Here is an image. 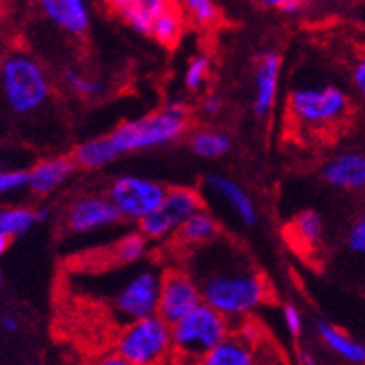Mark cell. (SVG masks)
I'll use <instances>...</instances> for the list:
<instances>
[{"mask_svg":"<svg viewBox=\"0 0 365 365\" xmlns=\"http://www.w3.org/2000/svg\"><path fill=\"white\" fill-rule=\"evenodd\" d=\"M181 269L196 282L203 304L227 319L245 317L269 297L259 267L240 245L226 237L188 250Z\"/></svg>","mask_w":365,"mask_h":365,"instance_id":"cell-1","label":"cell"},{"mask_svg":"<svg viewBox=\"0 0 365 365\" xmlns=\"http://www.w3.org/2000/svg\"><path fill=\"white\" fill-rule=\"evenodd\" d=\"M190 108L185 101L173 99L164 108L148 114L138 120L125 121L106 133L115 157L144 151V149L160 148L181 138L188 129Z\"/></svg>","mask_w":365,"mask_h":365,"instance_id":"cell-2","label":"cell"},{"mask_svg":"<svg viewBox=\"0 0 365 365\" xmlns=\"http://www.w3.org/2000/svg\"><path fill=\"white\" fill-rule=\"evenodd\" d=\"M0 91L11 114L29 115L47 105L51 81L36 58L10 53L0 62Z\"/></svg>","mask_w":365,"mask_h":365,"instance_id":"cell-3","label":"cell"},{"mask_svg":"<svg viewBox=\"0 0 365 365\" xmlns=\"http://www.w3.org/2000/svg\"><path fill=\"white\" fill-rule=\"evenodd\" d=\"M230 336V319L217 309L209 308L207 304H202L172 327L173 352L182 360L197 365L203 356L215 351Z\"/></svg>","mask_w":365,"mask_h":365,"instance_id":"cell-4","label":"cell"},{"mask_svg":"<svg viewBox=\"0 0 365 365\" xmlns=\"http://www.w3.org/2000/svg\"><path fill=\"white\" fill-rule=\"evenodd\" d=\"M115 354L138 365H160L173 352L172 327L159 315L129 322L115 337Z\"/></svg>","mask_w":365,"mask_h":365,"instance_id":"cell-5","label":"cell"},{"mask_svg":"<svg viewBox=\"0 0 365 365\" xmlns=\"http://www.w3.org/2000/svg\"><path fill=\"white\" fill-rule=\"evenodd\" d=\"M289 114L306 127H324L341 120L349 110V97L341 88L300 86L289 93Z\"/></svg>","mask_w":365,"mask_h":365,"instance_id":"cell-6","label":"cell"},{"mask_svg":"<svg viewBox=\"0 0 365 365\" xmlns=\"http://www.w3.org/2000/svg\"><path fill=\"white\" fill-rule=\"evenodd\" d=\"M203 209V197L197 188L172 187L153 215L138 224V231L148 240L175 237L188 218Z\"/></svg>","mask_w":365,"mask_h":365,"instance_id":"cell-7","label":"cell"},{"mask_svg":"<svg viewBox=\"0 0 365 365\" xmlns=\"http://www.w3.org/2000/svg\"><path fill=\"white\" fill-rule=\"evenodd\" d=\"M168 188L153 179L140 175H120L108 185L106 197L114 203L123 220L142 222L163 203Z\"/></svg>","mask_w":365,"mask_h":365,"instance_id":"cell-8","label":"cell"},{"mask_svg":"<svg viewBox=\"0 0 365 365\" xmlns=\"http://www.w3.org/2000/svg\"><path fill=\"white\" fill-rule=\"evenodd\" d=\"M163 274L157 269H142L127 279L114 294L112 312L118 319L129 322L157 315Z\"/></svg>","mask_w":365,"mask_h":365,"instance_id":"cell-9","label":"cell"},{"mask_svg":"<svg viewBox=\"0 0 365 365\" xmlns=\"http://www.w3.org/2000/svg\"><path fill=\"white\" fill-rule=\"evenodd\" d=\"M202 304V293L187 270L170 269L163 274L157 315L168 322L170 327L178 324Z\"/></svg>","mask_w":365,"mask_h":365,"instance_id":"cell-10","label":"cell"},{"mask_svg":"<svg viewBox=\"0 0 365 365\" xmlns=\"http://www.w3.org/2000/svg\"><path fill=\"white\" fill-rule=\"evenodd\" d=\"M121 215L106 196L90 194L77 197L66 212V227L71 233L84 235L121 222Z\"/></svg>","mask_w":365,"mask_h":365,"instance_id":"cell-11","label":"cell"},{"mask_svg":"<svg viewBox=\"0 0 365 365\" xmlns=\"http://www.w3.org/2000/svg\"><path fill=\"white\" fill-rule=\"evenodd\" d=\"M279 77H282V56L274 51L261 54L254 69V114L269 118L278 99Z\"/></svg>","mask_w":365,"mask_h":365,"instance_id":"cell-12","label":"cell"},{"mask_svg":"<svg viewBox=\"0 0 365 365\" xmlns=\"http://www.w3.org/2000/svg\"><path fill=\"white\" fill-rule=\"evenodd\" d=\"M71 155H58L39 160L29 170V188L36 196H48L62 188L77 172Z\"/></svg>","mask_w":365,"mask_h":365,"instance_id":"cell-13","label":"cell"},{"mask_svg":"<svg viewBox=\"0 0 365 365\" xmlns=\"http://www.w3.org/2000/svg\"><path fill=\"white\" fill-rule=\"evenodd\" d=\"M321 175L341 190H365V153L343 151L322 164Z\"/></svg>","mask_w":365,"mask_h":365,"instance_id":"cell-14","label":"cell"},{"mask_svg":"<svg viewBox=\"0 0 365 365\" xmlns=\"http://www.w3.org/2000/svg\"><path fill=\"white\" fill-rule=\"evenodd\" d=\"M39 6L45 17L68 34L82 36L90 29V8L82 0H43Z\"/></svg>","mask_w":365,"mask_h":365,"instance_id":"cell-15","label":"cell"},{"mask_svg":"<svg viewBox=\"0 0 365 365\" xmlns=\"http://www.w3.org/2000/svg\"><path fill=\"white\" fill-rule=\"evenodd\" d=\"M205 187L217 196H220L224 203L237 212V217L242 220V224H246V226L257 224V211H255L254 202L239 182L226 178V175L211 173L205 178Z\"/></svg>","mask_w":365,"mask_h":365,"instance_id":"cell-16","label":"cell"},{"mask_svg":"<svg viewBox=\"0 0 365 365\" xmlns=\"http://www.w3.org/2000/svg\"><path fill=\"white\" fill-rule=\"evenodd\" d=\"M168 6L164 0H118L112 2L110 10L130 29L142 36H151L157 15Z\"/></svg>","mask_w":365,"mask_h":365,"instance_id":"cell-17","label":"cell"},{"mask_svg":"<svg viewBox=\"0 0 365 365\" xmlns=\"http://www.w3.org/2000/svg\"><path fill=\"white\" fill-rule=\"evenodd\" d=\"M220 235V224L215 218V215H211L207 209H202L182 224L175 239H178L179 245L187 246L188 250H194L197 246L217 240Z\"/></svg>","mask_w":365,"mask_h":365,"instance_id":"cell-18","label":"cell"},{"mask_svg":"<svg viewBox=\"0 0 365 365\" xmlns=\"http://www.w3.org/2000/svg\"><path fill=\"white\" fill-rule=\"evenodd\" d=\"M317 331L321 336L322 343L330 349L331 352H336L339 358H343L349 364L364 365L365 364V345L360 341H356L354 337L339 330L337 327L330 324V322L321 321L317 324Z\"/></svg>","mask_w":365,"mask_h":365,"instance_id":"cell-19","label":"cell"},{"mask_svg":"<svg viewBox=\"0 0 365 365\" xmlns=\"http://www.w3.org/2000/svg\"><path fill=\"white\" fill-rule=\"evenodd\" d=\"M197 365H255L254 351L245 336L231 334L226 341L203 356Z\"/></svg>","mask_w":365,"mask_h":365,"instance_id":"cell-20","label":"cell"},{"mask_svg":"<svg viewBox=\"0 0 365 365\" xmlns=\"http://www.w3.org/2000/svg\"><path fill=\"white\" fill-rule=\"evenodd\" d=\"M188 144L194 155H197L200 159L215 160L222 159L224 155L230 153L231 149V138L222 133V130L215 129H197L192 135L188 136Z\"/></svg>","mask_w":365,"mask_h":365,"instance_id":"cell-21","label":"cell"},{"mask_svg":"<svg viewBox=\"0 0 365 365\" xmlns=\"http://www.w3.org/2000/svg\"><path fill=\"white\" fill-rule=\"evenodd\" d=\"M182 11L178 10L175 6H166L163 14L157 15V19L151 29V38L159 41L164 47H172L178 43L182 32Z\"/></svg>","mask_w":365,"mask_h":365,"instance_id":"cell-22","label":"cell"},{"mask_svg":"<svg viewBox=\"0 0 365 365\" xmlns=\"http://www.w3.org/2000/svg\"><path fill=\"white\" fill-rule=\"evenodd\" d=\"M38 222L36 209H29V207L0 209V233H4L10 239L29 233Z\"/></svg>","mask_w":365,"mask_h":365,"instance_id":"cell-23","label":"cell"},{"mask_svg":"<svg viewBox=\"0 0 365 365\" xmlns=\"http://www.w3.org/2000/svg\"><path fill=\"white\" fill-rule=\"evenodd\" d=\"M148 242L140 231H129L127 235L115 240L110 248V257L118 264H133L144 259L148 254Z\"/></svg>","mask_w":365,"mask_h":365,"instance_id":"cell-24","label":"cell"},{"mask_svg":"<svg viewBox=\"0 0 365 365\" xmlns=\"http://www.w3.org/2000/svg\"><path fill=\"white\" fill-rule=\"evenodd\" d=\"M324 233V224H322L321 215L315 211L300 212L293 222H291V237L302 246H319Z\"/></svg>","mask_w":365,"mask_h":365,"instance_id":"cell-25","label":"cell"},{"mask_svg":"<svg viewBox=\"0 0 365 365\" xmlns=\"http://www.w3.org/2000/svg\"><path fill=\"white\" fill-rule=\"evenodd\" d=\"M181 10L197 26H215L220 19V10L211 0H187Z\"/></svg>","mask_w":365,"mask_h":365,"instance_id":"cell-26","label":"cell"},{"mask_svg":"<svg viewBox=\"0 0 365 365\" xmlns=\"http://www.w3.org/2000/svg\"><path fill=\"white\" fill-rule=\"evenodd\" d=\"M209 73H211V58L207 56V54L194 56L188 62L187 71H185V86H187V90H200L205 84L207 78H209Z\"/></svg>","mask_w":365,"mask_h":365,"instance_id":"cell-27","label":"cell"},{"mask_svg":"<svg viewBox=\"0 0 365 365\" xmlns=\"http://www.w3.org/2000/svg\"><path fill=\"white\" fill-rule=\"evenodd\" d=\"M63 82L68 84L69 90L75 91V93H78V96L82 97H90L93 96V93H99V91H101V84H99V82L93 81V78L84 77L82 73L73 71V69L66 71Z\"/></svg>","mask_w":365,"mask_h":365,"instance_id":"cell-28","label":"cell"},{"mask_svg":"<svg viewBox=\"0 0 365 365\" xmlns=\"http://www.w3.org/2000/svg\"><path fill=\"white\" fill-rule=\"evenodd\" d=\"M21 188H29V172L14 170V172L0 173V196L17 192Z\"/></svg>","mask_w":365,"mask_h":365,"instance_id":"cell-29","label":"cell"},{"mask_svg":"<svg viewBox=\"0 0 365 365\" xmlns=\"http://www.w3.org/2000/svg\"><path fill=\"white\" fill-rule=\"evenodd\" d=\"M346 245L356 254L365 255V212L360 217V220L352 226L351 233L346 237Z\"/></svg>","mask_w":365,"mask_h":365,"instance_id":"cell-30","label":"cell"},{"mask_svg":"<svg viewBox=\"0 0 365 365\" xmlns=\"http://www.w3.org/2000/svg\"><path fill=\"white\" fill-rule=\"evenodd\" d=\"M284 322H285V328L289 330V334L294 337H298L302 334V327H304V319H302V313L298 312L297 306L293 304H287L284 308Z\"/></svg>","mask_w":365,"mask_h":365,"instance_id":"cell-31","label":"cell"},{"mask_svg":"<svg viewBox=\"0 0 365 365\" xmlns=\"http://www.w3.org/2000/svg\"><path fill=\"white\" fill-rule=\"evenodd\" d=\"M263 6H269V8H276V10L284 11V14L294 15L298 11L304 10V2L300 0H264Z\"/></svg>","mask_w":365,"mask_h":365,"instance_id":"cell-32","label":"cell"},{"mask_svg":"<svg viewBox=\"0 0 365 365\" xmlns=\"http://www.w3.org/2000/svg\"><path fill=\"white\" fill-rule=\"evenodd\" d=\"M352 82H354L358 93L365 97V54L356 62L354 69H352Z\"/></svg>","mask_w":365,"mask_h":365,"instance_id":"cell-33","label":"cell"},{"mask_svg":"<svg viewBox=\"0 0 365 365\" xmlns=\"http://www.w3.org/2000/svg\"><path fill=\"white\" fill-rule=\"evenodd\" d=\"M202 110L207 115H217L222 110V99L218 96H207L202 101Z\"/></svg>","mask_w":365,"mask_h":365,"instance_id":"cell-34","label":"cell"},{"mask_svg":"<svg viewBox=\"0 0 365 365\" xmlns=\"http://www.w3.org/2000/svg\"><path fill=\"white\" fill-rule=\"evenodd\" d=\"M96 365H138V364H133V361L125 360V358H121L120 354L112 352V354L103 356L101 360H97Z\"/></svg>","mask_w":365,"mask_h":365,"instance_id":"cell-35","label":"cell"},{"mask_svg":"<svg viewBox=\"0 0 365 365\" xmlns=\"http://www.w3.org/2000/svg\"><path fill=\"white\" fill-rule=\"evenodd\" d=\"M2 328L8 331H17L19 330V322H17L15 317H10V315H8V317L2 319Z\"/></svg>","mask_w":365,"mask_h":365,"instance_id":"cell-36","label":"cell"},{"mask_svg":"<svg viewBox=\"0 0 365 365\" xmlns=\"http://www.w3.org/2000/svg\"><path fill=\"white\" fill-rule=\"evenodd\" d=\"M298 360H300L302 365H315V358H313L308 351L298 352Z\"/></svg>","mask_w":365,"mask_h":365,"instance_id":"cell-37","label":"cell"},{"mask_svg":"<svg viewBox=\"0 0 365 365\" xmlns=\"http://www.w3.org/2000/svg\"><path fill=\"white\" fill-rule=\"evenodd\" d=\"M10 242L11 239L8 235H4V233H0V257L6 254V250L10 248Z\"/></svg>","mask_w":365,"mask_h":365,"instance_id":"cell-38","label":"cell"},{"mask_svg":"<svg viewBox=\"0 0 365 365\" xmlns=\"http://www.w3.org/2000/svg\"><path fill=\"white\" fill-rule=\"evenodd\" d=\"M36 215H38V220H45L48 217V209L47 207H41V209H36Z\"/></svg>","mask_w":365,"mask_h":365,"instance_id":"cell-39","label":"cell"},{"mask_svg":"<svg viewBox=\"0 0 365 365\" xmlns=\"http://www.w3.org/2000/svg\"><path fill=\"white\" fill-rule=\"evenodd\" d=\"M2 284H4V274H2V270H0V287H2Z\"/></svg>","mask_w":365,"mask_h":365,"instance_id":"cell-40","label":"cell"},{"mask_svg":"<svg viewBox=\"0 0 365 365\" xmlns=\"http://www.w3.org/2000/svg\"><path fill=\"white\" fill-rule=\"evenodd\" d=\"M0 173H2V164H0Z\"/></svg>","mask_w":365,"mask_h":365,"instance_id":"cell-41","label":"cell"}]
</instances>
